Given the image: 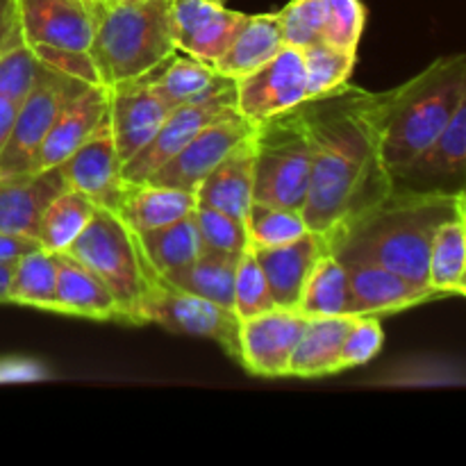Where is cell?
I'll return each instance as SVG.
<instances>
[{
	"mask_svg": "<svg viewBox=\"0 0 466 466\" xmlns=\"http://www.w3.org/2000/svg\"><path fill=\"white\" fill-rule=\"evenodd\" d=\"M308 127L309 171L305 223L330 235L391 194V173L382 159L380 94L346 82L300 105Z\"/></svg>",
	"mask_w": 466,
	"mask_h": 466,
	"instance_id": "6da1fadb",
	"label": "cell"
},
{
	"mask_svg": "<svg viewBox=\"0 0 466 466\" xmlns=\"http://www.w3.org/2000/svg\"><path fill=\"white\" fill-rule=\"evenodd\" d=\"M460 217V198L391 189L382 203L326 235L328 250L341 262H371L428 285L432 239Z\"/></svg>",
	"mask_w": 466,
	"mask_h": 466,
	"instance_id": "7a4b0ae2",
	"label": "cell"
},
{
	"mask_svg": "<svg viewBox=\"0 0 466 466\" xmlns=\"http://www.w3.org/2000/svg\"><path fill=\"white\" fill-rule=\"evenodd\" d=\"M466 94V53L446 55L380 94L382 159L391 177L435 144Z\"/></svg>",
	"mask_w": 466,
	"mask_h": 466,
	"instance_id": "3957f363",
	"label": "cell"
},
{
	"mask_svg": "<svg viewBox=\"0 0 466 466\" xmlns=\"http://www.w3.org/2000/svg\"><path fill=\"white\" fill-rule=\"evenodd\" d=\"M89 53L105 86L155 73L177 53L171 30V0L96 3Z\"/></svg>",
	"mask_w": 466,
	"mask_h": 466,
	"instance_id": "277c9868",
	"label": "cell"
},
{
	"mask_svg": "<svg viewBox=\"0 0 466 466\" xmlns=\"http://www.w3.org/2000/svg\"><path fill=\"white\" fill-rule=\"evenodd\" d=\"M68 255L85 264L116 299L123 323L139 326V303L148 282L150 262L132 232L112 209L96 208Z\"/></svg>",
	"mask_w": 466,
	"mask_h": 466,
	"instance_id": "5b68a950",
	"label": "cell"
},
{
	"mask_svg": "<svg viewBox=\"0 0 466 466\" xmlns=\"http://www.w3.org/2000/svg\"><path fill=\"white\" fill-rule=\"evenodd\" d=\"M253 200L303 212L308 203L312 153L300 105L258 123L253 132Z\"/></svg>",
	"mask_w": 466,
	"mask_h": 466,
	"instance_id": "8992f818",
	"label": "cell"
},
{
	"mask_svg": "<svg viewBox=\"0 0 466 466\" xmlns=\"http://www.w3.org/2000/svg\"><path fill=\"white\" fill-rule=\"evenodd\" d=\"M144 323H157L176 335L217 341L232 360L239 362L241 319L235 309L171 285L153 267L148 268V282L139 303V326Z\"/></svg>",
	"mask_w": 466,
	"mask_h": 466,
	"instance_id": "52a82bcc",
	"label": "cell"
},
{
	"mask_svg": "<svg viewBox=\"0 0 466 466\" xmlns=\"http://www.w3.org/2000/svg\"><path fill=\"white\" fill-rule=\"evenodd\" d=\"M86 82L44 66L30 94L18 105L12 132L0 153V176H18L35 171L41 144L53 127L64 105L76 98Z\"/></svg>",
	"mask_w": 466,
	"mask_h": 466,
	"instance_id": "ba28073f",
	"label": "cell"
},
{
	"mask_svg": "<svg viewBox=\"0 0 466 466\" xmlns=\"http://www.w3.org/2000/svg\"><path fill=\"white\" fill-rule=\"evenodd\" d=\"M237 107V80L226 82L212 91L209 96H203L191 103L177 105L164 126L159 127L157 135L121 167L123 180L127 182H144L157 171L162 164H167L177 150L185 148L205 126L214 121L218 114L226 109Z\"/></svg>",
	"mask_w": 466,
	"mask_h": 466,
	"instance_id": "9c48e42d",
	"label": "cell"
},
{
	"mask_svg": "<svg viewBox=\"0 0 466 466\" xmlns=\"http://www.w3.org/2000/svg\"><path fill=\"white\" fill-rule=\"evenodd\" d=\"M287 46L309 48L317 44L358 50L367 25L362 0H291L278 12Z\"/></svg>",
	"mask_w": 466,
	"mask_h": 466,
	"instance_id": "30bf717a",
	"label": "cell"
},
{
	"mask_svg": "<svg viewBox=\"0 0 466 466\" xmlns=\"http://www.w3.org/2000/svg\"><path fill=\"white\" fill-rule=\"evenodd\" d=\"M309 100L303 50L285 46L271 62L237 80V109L255 126Z\"/></svg>",
	"mask_w": 466,
	"mask_h": 466,
	"instance_id": "8fae6325",
	"label": "cell"
},
{
	"mask_svg": "<svg viewBox=\"0 0 466 466\" xmlns=\"http://www.w3.org/2000/svg\"><path fill=\"white\" fill-rule=\"evenodd\" d=\"M18 27L30 50L89 53L96 30L94 0H16Z\"/></svg>",
	"mask_w": 466,
	"mask_h": 466,
	"instance_id": "7c38bea8",
	"label": "cell"
},
{
	"mask_svg": "<svg viewBox=\"0 0 466 466\" xmlns=\"http://www.w3.org/2000/svg\"><path fill=\"white\" fill-rule=\"evenodd\" d=\"M253 132L255 123L248 121L239 109H226L209 126H205L185 148L177 150L167 164H162L148 180L196 194L209 171Z\"/></svg>",
	"mask_w": 466,
	"mask_h": 466,
	"instance_id": "4fadbf2b",
	"label": "cell"
},
{
	"mask_svg": "<svg viewBox=\"0 0 466 466\" xmlns=\"http://www.w3.org/2000/svg\"><path fill=\"white\" fill-rule=\"evenodd\" d=\"M391 189L446 196L466 189V94L435 144L391 177Z\"/></svg>",
	"mask_w": 466,
	"mask_h": 466,
	"instance_id": "5bb4252c",
	"label": "cell"
},
{
	"mask_svg": "<svg viewBox=\"0 0 466 466\" xmlns=\"http://www.w3.org/2000/svg\"><path fill=\"white\" fill-rule=\"evenodd\" d=\"M308 317L299 309L273 308L241 319L239 364L259 378L289 376V360L303 337Z\"/></svg>",
	"mask_w": 466,
	"mask_h": 466,
	"instance_id": "9a60e30c",
	"label": "cell"
},
{
	"mask_svg": "<svg viewBox=\"0 0 466 466\" xmlns=\"http://www.w3.org/2000/svg\"><path fill=\"white\" fill-rule=\"evenodd\" d=\"M173 109L176 105L159 94L150 76L109 86V127L121 164L157 135Z\"/></svg>",
	"mask_w": 466,
	"mask_h": 466,
	"instance_id": "2e32d148",
	"label": "cell"
},
{
	"mask_svg": "<svg viewBox=\"0 0 466 466\" xmlns=\"http://www.w3.org/2000/svg\"><path fill=\"white\" fill-rule=\"evenodd\" d=\"M248 16L217 0H171V30L177 50L212 66L230 48Z\"/></svg>",
	"mask_w": 466,
	"mask_h": 466,
	"instance_id": "e0dca14e",
	"label": "cell"
},
{
	"mask_svg": "<svg viewBox=\"0 0 466 466\" xmlns=\"http://www.w3.org/2000/svg\"><path fill=\"white\" fill-rule=\"evenodd\" d=\"M349 268L350 314L353 317H387L446 299L432 287L417 285L400 273L371 262H344Z\"/></svg>",
	"mask_w": 466,
	"mask_h": 466,
	"instance_id": "ac0fdd59",
	"label": "cell"
},
{
	"mask_svg": "<svg viewBox=\"0 0 466 466\" xmlns=\"http://www.w3.org/2000/svg\"><path fill=\"white\" fill-rule=\"evenodd\" d=\"M121 167L107 118L66 162L59 164V171L68 189L89 198L96 208L114 209L126 182Z\"/></svg>",
	"mask_w": 466,
	"mask_h": 466,
	"instance_id": "d6986e66",
	"label": "cell"
},
{
	"mask_svg": "<svg viewBox=\"0 0 466 466\" xmlns=\"http://www.w3.org/2000/svg\"><path fill=\"white\" fill-rule=\"evenodd\" d=\"M109 118V86L89 85L64 105L59 116L41 144L35 171L66 162ZM32 171V173H35Z\"/></svg>",
	"mask_w": 466,
	"mask_h": 466,
	"instance_id": "ffe728a7",
	"label": "cell"
},
{
	"mask_svg": "<svg viewBox=\"0 0 466 466\" xmlns=\"http://www.w3.org/2000/svg\"><path fill=\"white\" fill-rule=\"evenodd\" d=\"M66 189L59 167L0 176V232L36 239L46 208Z\"/></svg>",
	"mask_w": 466,
	"mask_h": 466,
	"instance_id": "44dd1931",
	"label": "cell"
},
{
	"mask_svg": "<svg viewBox=\"0 0 466 466\" xmlns=\"http://www.w3.org/2000/svg\"><path fill=\"white\" fill-rule=\"evenodd\" d=\"M250 250L262 267L276 308L299 309L305 282H308L309 273L314 271L321 255L328 253V244L323 235L308 230L303 237L289 241V244Z\"/></svg>",
	"mask_w": 466,
	"mask_h": 466,
	"instance_id": "7402d4cb",
	"label": "cell"
},
{
	"mask_svg": "<svg viewBox=\"0 0 466 466\" xmlns=\"http://www.w3.org/2000/svg\"><path fill=\"white\" fill-rule=\"evenodd\" d=\"M255 189L253 135L237 144L196 189V205L246 221Z\"/></svg>",
	"mask_w": 466,
	"mask_h": 466,
	"instance_id": "603a6c76",
	"label": "cell"
},
{
	"mask_svg": "<svg viewBox=\"0 0 466 466\" xmlns=\"http://www.w3.org/2000/svg\"><path fill=\"white\" fill-rule=\"evenodd\" d=\"M196 209V194L159 182H123L112 212L132 232L155 230L189 217Z\"/></svg>",
	"mask_w": 466,
	"mask_h": 466,
	"instance_id": "cb8c5ba5",
	"label": "cell"
},
{
	"mask_svg": "<svg viewBox=\"0 0 466 466\" xmlns=\"http://www.w3.org/2000/svg\"><path fill=\"white\" fill-rule=\"evenodd\" d=\"M57 255V305L55 312L94 321L123 323V312L112 291L68 253Z\"/></svg>",
	"mask_w": 466,
	"mask_h": 466,
	"instance_id": "d4e9b609",
	"label": "cell"
},
{
	"mask_svg": "<svg viewBox=\"0 0 466 466\" xmlns=\"http://www.w3.org/2000/svg\"><path fill=\"white\" fill-rule=\"evenodd\" d=\"M353 314L344 317H308L303 337L289 360L291 378H323L341 371V346Z\"/></svg>",
	"mask_w": 466,
	"mask_h": 466,
	"instance_id": "484cf974",
	"label": "cell"
},
{
	"mask_svg": "<svg viewBox=\"0 0 466 466\" xmlns=\"http://www.w3.org/2000/svg\"><path fill=\"white\" fill-rule=\"evenodd\" d=\"M280 18L278 14H258L248 16L239 35L230 44V48L217 59L214 68L218 76L241 80L248 73L258 71L267 62H271L285 48Z\"/></svg>",
	"mask_w": 466,
	"mask_h": 466,
	"instance_id": "4316f807",
	"label": "cell"
},
{
	"mask_svg": "<svg viewBox=\"0 0 466 466\" xmlns=\"http://www.w3.org/2000/svg\"><path fill=\"white\" fill-rule=\"evenodd\" d=\"M137 239H139L150 267L162 278L182 271L203 253V241H200L198 228H196L194 212L180 221L168 223V226L137 232Z\"/></svg>",
	"mask_w": 466,
	"mask_h": 466,
	"instance_id": "83f0119b",
	"label": "cell"
},
{
	"mask_svg": "<svg viewBox=\"0 0 466 466\" xmlns=\"http://www.w3.org/2000/svg\"><path fill=\"white\" fill-rule=\"evenodd\" d=\"M299 312L305 317H344L350 314L349 268L330 250L321 255L305 282Z\"/></svg>",
	"mask_w": 466,
	"mask_h": 466,
	"instance_id": "f1b7e54d",
	"label": "cell"
},
{
	"mask_svg": "<svg viewBox=\"0 0 466 466\" xmlns=\"http://www.w3.org/2000/svg\"><path fill=\"white\" fill-rule=\"evenodd\" d=\"M237 262H239V255L203 250L189 267L173 273L167 280L171 285L180 287V289L191 291L196 296H203V299L212 300V303L232 309Z\"/></svg>",
	"mask_w": 466,
	"mask_h": 466,
	"instance_id": "f546056e",
	"label": "cell"
},
{
	"mask_svg": "<svg viewBox=\"0 0 466 466\" xmlns=\"http://www.w3.org/2000/svg\"><path fill=\"white\" fill-rule=\"evenodd\" d=\"M9 303L55 312L57 305V255L35 248L14 262Z\"/></svg>",
	"mask_w": 466,
	"mask_h": 466,
	"instance_id": "4dcf8cb0",
	"label": "cell"
},
{
	"mask_svg": "<svg viewBox=\"0 0 466 466\" xmlns=\"http://www.w3.org/2000/svg\"><path fill=\"white\" fill-rule=\"evenodd\" d=\"M150 77H153V85L157 86L159 94L167 96L176 107L209 96L218 86L230 82V77L218 76L212 64L200 62L187 53L180 55V50L164 66L150 73Z\"/></svg>",
	"mask_w": 466,
	"mask_h": 466,
	"instance_id": "1f68e13d",
	"label": "cell"
},
{
	"mask_svg": "<svg viewBox=\"0 0 466 466\" xmlns=\"http://www.w3.org/2000/svg\"><path fill=\"white\" fill-rule=\"evenodd\" d=\"M94 212L96 205L89 198L73 189L62 191L57 198L50 200L41 217L39 235H36L41 248L50 253H66L91 221Z\"/></svg>",
	"mask_w": 466,
	"mask_h": 466,
	"instance_id": "d6a6232c",
	"label": "cell"
},
{
	"mask_svg": "<svg viewBox=\"0 0 466 466\" xmlns=\"http://www.w3.org/2000/svg\"><path fill=\"white\" fill-rule=\"evenodd\" d=\"M466 271V221L451 218L437 230L428 262V285L441 296H455L460 278Z\"/></svg>",
	"mask_w": 466,
	"mask_h": 466,
	"instance_id": "836d02e7",
	"label": "cell"
},
{
	"mask_svg": "<svg viewBox=\"0 0 466 466\" xmlns=\"http://www.w3.org/2000/svg\"><path fill=\"white\" fill-rule=\"evenodd\" d=\"M246 237L248 248H273L289 244L309 230L300 209L253 200L246 214Z\"/></svg>",
	"mask_w": 466,
	"mask_h": 466,
	"instance_id": "e575fe53",
	"label": "cell"
},
{
	"mask_svg": "<svg viewBox=\"0 0 466 466\" xmlns=\"http://www.w3.org/2000/svg\"><path fill=\"white\" fill-rule=\"evenodd\" d=\"M300 50H303L305 71H308L309 98L339 89L353 76L358 50L335 48L328 44H317Z\"/></svg>",
	"mask_w": 466,
	"mask_h": 466,
	"instance_id": "d590c367",
	"label": "cell"
},
{
	"mask_svg": "<svg viewBox=\"0 0 466 466\" xmlns=\"http://www.w3.org/2000/svg\"><path fill=\"white\" fill-rule=\"evenodd\" d=\"M273 308H276V303H273V296L268 291V282L264 278L262 267L258 264L253 250L246 248L239 255V262H237L232 309L239 319H250Z\"/></svg>",
	"mask_w": 466,
	"mask_h": 466,
	"instance_id": "8d00e7d4",
	"label": "cell"
},
{
	"mask_svg": "<svg viewBox=\"0 0 466 466\" xmlns=\"http://www.w3.org/2000/svg\"><path fill=\"white\" fill-rule=\"evenodd\" d=\"M194 221L196 228H198L200 241H203V250L241 255L248 248L246 226L239 218H232L228 214L217 212V209L196 205Z\"/></svg>",
	"mask_w": 466,
	"mask_h": 466,
	"instance_id": "74e56055",
	"label": "cell"
},
{
	"mask_svg": "<svg viewBox=\"0 0 466 466\" xmlns=\"http://www.w3.org/2000/svg\"><path fill=\"white\" fill-rule=\"evenodd\" d=\"M44 64L25 44L14 46L12 50L0 57V96L9 100L23 103L35 86Z\"/></svg>",
	"mask_w": 466,
	"mask_h": 466,
	"instance_id": "f35d334b",
	"label": "cell"
},
{
	"mask_svg": "<svg viewBox=\"0 0 466 466\" xmlns=\"http://www.w3.org/2000/svg\"><path fill=\"white\" fill-rule=\"evenodd\" d=\"M385 344V330L378 317H353L341 346V371L371 362Z\"/></svg>",
	"mask_w": 466,
	"mask_h": 466,
	"instance_id": "ab89813d",
	"label": "cell"
},
{
	"mask_svg": "<svg viewBox=\"0 0 466 466\" xmlns=\"http://www.w3.org/2000/svg\"><path fill=\"white\" fill-rule=\"evenodd\" d=\"M18 44H23V36L18 27L16 0H0V57Z\"/></svg>",
	"mask_w": 466,
	"mask_h": 466,
	"instance_id": "60d3db41",
	"label": "cell"
},
{
	"mask_svg": "<svg viewBox=\"0 0 466 466\" xmlns=\"http://www.w3.org/2000/svg\"><path fill=\"white\" fill-rule=\"evenodd\" d=\"M39 239L23 235H9V232H0V259H9L16 262L21 255L30 253V250L39 248Z\"/></svg>",
	"mask_w": 466,
	"mask_h": 466,
	"instance_id": "b9f144b4",
	"label": "cell"
},
{
	"mask_svg": "<svg viewBox=\"0 0 466 466\" xmlns=\"http://www.w3.org/2000/svg\"><path fill=\"white\" fill-rule=\"evenodd\" d=\"M18 105L21 103L0 96V153H3L5 144H7L9 139V132H12L14 118H16V112H18Z\"/></svg>",
	"mask_w": 466,
	"mask_h": 466,
	"instance_id": "7bdbcfd3",
	"label": "cell"
},
{
	"mask_svg": "<svg viewBox=\"0 0 466 466\" xmlns=\"http://www.w3.org/2000/svg\"><path fill=\"white\" fill-rule=\"evenodd\" d=\"M14 262L0 259V303H9V285H12Z\"/></svg>",
	"mask_w": 466,
	"mask_h": 466,
	"instance_id": "ee69618b",
	"label": "cell"
},
{
	"mask_svg": "<svg viewBox=\"0 0 466 466\" xmlns=\"http://www.w3.org/2000/svg\"><path fill=\"white\" fill-rule=\"evenodd\" d=\"M455 296H464L466 299V271H464V276L460 278L458 287H455Z\"/></svg>",
	"mask_w": 466,
	"mask_h": 466,
	"instance_id": "f6af8a7d",
	"label": "cell"
},
{
	"mask_svg": "<svg viewBox=\"0 0 466 466\" xmlns=\"http://www.w3.org/2000/svg\"><path fill=\"white\" fill-rule=\"evenodd\" d=\"M458 198H460V217H462L466 221V189L458 196Z\"/></svg>",
	"mask_w": 466,
	"mask_h": 466,
	"instance_id": "bcb514c9",
	"label": "cell"
},
{
	"mask_svg": "<svg viewBox=\"0 0 466 466\" xmlns=\"http://www.w3.org/2000/svg\"><path fill=\"white\" fill-rule=\"evenodd\" d=\"M94 3H107V0H94Z\"/></svg>",
	"mask_w": 466,
	"mask_h": 466,
	"instance_id": "7dc6e473",
	"label": "cell"
},
{
	"mask_svg": "<svg viewBox=\"0 0 466 466\" xmlns=\"http://www.w3.org/2000/svg\"><path fill=\"white\" fill-rule=\"evenodd\" d=\"M217 3H223V5H226V0H217Z\"/></svg>",
	"mask_w": 466,
	"mask_h": 466,
	"instance_id": "c3c4849f",
	"label": "cell"
}]
</instances>
